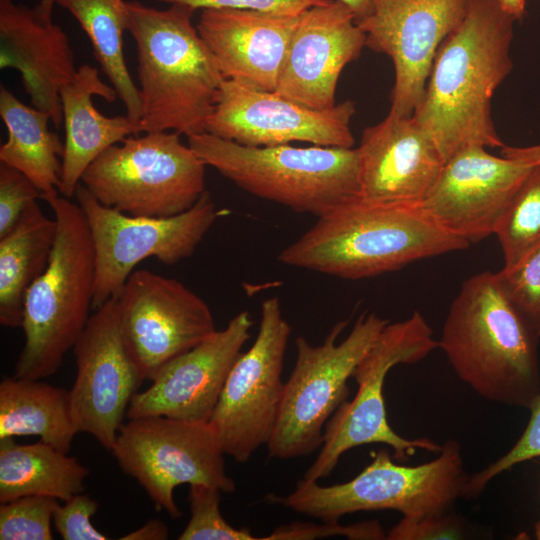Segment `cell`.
Wrapping results in <instances>:
<instances>
[{"label":"cell","instance_id":"6da1fadb","mask_svg":"<svg viewBox=\"0 0 540 540\" xmlns=\"http://www.w3.org/2000/svg\"><path fill=\"white\" fill-rule=\"evenodd\" d=\"M514 22L497 0H469L462 20L435 55L413 116L445 161L470 145L504 146L491 100L513 68Z\"/></svg>","mask_w":540,"mask_h":540},{"label":"cell","instance_id":"7a4b0ae2","mask_svg":"<svg viewBox=\"0 0 540 540\" xmlns=\"http://www.w3.org/2000/svg\"><path fill=\"white\" fill-rule=\"evenodd\" d=\"M539 338L497 274L483 271L463 282L438 347L457 376L481 397L530 408L540 395Z\"/></svg>","mask_w":540,"mask_h":540},{"label":"cell","instance_id":"3957f363","mask_svg":"<svg viewBox=\"0 0 540 540\" xmlns=\"http://www.w3.org/2000/svg\"><path fill=\"white\" fill-rule=\"evenodd\" d=\"M317 218L279 253L281 263L362 279L470 246L437 225L420 205L379 203L356 196Z\"/></svg>","mask_w":540,"mask_h":540},{"label":"cell","instance_id":"277c9868","mask_svg":"<svg viewBox=\"0 0 540 540\" xmlns=\"http://www.w3.org/2000/svg\"><path fill=\"white\" fill-rule=\"evenodd\" d=\"M127 31L137 49L139 132L203 133L226 79L192 23L196 10L127 1Z\"/></svg>","mask_w":540,"mask_h":540},{"label":"cell","instance_id":"5b68a950","mask_svg":"<svg viewBox=\"0 0 540 540\" xmlns=\"http://www.w3.org/2000/svg\"><path fill=\"white\" fill-rule=\"evenodd\" d=\"M45 201L57 233L48 265L25 299V342L15 376L27 379H43L59 370L93 310L96 263L86 217L78 203L61 194Z\"/></svg>","mask_w":540,"mask_h":540},{"label":"cell","instance_id":"8992f818","mask_svg":"<svg viewBox=\"0 0 540 540\" xmlns=\"http://www.w3.org/2000/svg\"><path fill=\"white\" fill-rule=\"evenodd\" d=\"M188 138L206 164L239 188L320 217L359 196L357 148L247 146L208 132Z\"/></svg>","mask_w":540,"mask_h":540},{"label":"cell","instance_id":"52a82bcc","mask_svg":"<svg viewBox=\"0 0 540 540\" xmlns=\"http://www.w3.org/2000/svg\"><path fill=\"white\" fill-rule=\"evenodd\" d=\"M467 478L460 446L450 439L435 459L418 466L396 464L388 450L381 449L348 482L322 486L317 481L302 479L292 493L267 498L323 522H338L346 514L374 510H395L403 516L422 517L446 513L463 497Z\"/></svg>","mask_w":540,"mask_h":540},{"label":"cell","instance_id":"ba28073f","mask_svg":"<svg viewBox=\"0 0 540 540\" xmlns=\"http://www.w3.org/2000/svg\"><path fill=\"white\" fill-rule=\"evenodd\" d=\"M172 131L127 137L103 151L81 183L106 207L145 217L190 209L206 191V164Z\"/></svg>","mask_w":540,"mask_h":540},{"label":"cell","instance_id":"9c48e42d","mask_svg":"<svg viewBox=\"0 0 540 540\" xmlns=\"http://www.w3.org/2000/svg\"><path fill=\"white\" fill-rule=\"evenodd\" d=\"M436 348L438 341L418 311L404 321L388 323L356 366L352 377L358 385L357 393L327 421L321 450L302 479L318 481L327 477L346 451L364 444L390 446L400 461L417 450L439 453L442 445L429 438L407 439L397 434L387 421L383 397L384 381L392 367L418 362Z\"/></svg>","mask_w":540,"mask_h":540},{"label":"cell","instance_id":"30bf717a","mask_svg":"<svg viewBox=\"0 0 540 540\" xmlns=\"http://www.w3.org/2000/svg\"><path fill=\"white\" fill-rule=\"evenodd\" d=\"M388 323L374 313L363 314L340 343L337 338L347 321L338 322L320 345L296 338L295 365L266 445L270 458L302 457L322 446L327 421L348 395V379Z\"/></svg>","mask_w":540,"mask_h":540},{"label":"cell","instance_id":"8fae6325","mask_svg":"<svg viewBox=\"0 0 540 540\" xmlns=\"http://www.w3.org/2000/svg\"><path fill=\"white\" fill-rule=\"evenodd\" d=\"M74 197L86 217L94 246L93 311L120 293L144 259L154 257L173 265L190 257L219 215L207 190L190 209L171 217L132 216L106 207L81 182Z\"/></svg>","mask_w":540,"mask_h":540},{"label":"cell","instance_id":"7c38bea8","mask_svg":"<svg viewBox=\"0 0 540 540\" xmlns=\"http://www.w3.org/2000/svg\"><path fill=\"white\" fill-rule=\"evenodd\" d=\"M111 452L155 507L174 519L181 516L174 499L181 484L235 491L226 473L225 453L208 423L166 416L132 418L121 426Z\"/></svg>","mask_w":540,"mask_h":540},{"label":"cell","instance_id":"4fadbf2b","mask_svg":"<svg viewBox=\"0 0 540 540\" xmlns=\"http://www.w3.org/2000/svg\"><path fill=\"white\" fill-rule=\"evenodd\" d=\"M290 333L279 298L265 299L256 338L235 361L208 421L225 455L238 463H246L260 446L267 445L274 432Z\"/></svg>","mask_w":540,"mask_h":540},{"label":"cell","instance_id":"5bb4252c","mask_svg":"<svg viewBox=\"0 0 540 540\" xmlns=\"http://www.w3.org/2000/svg\"><path fill=\"white\" fill-rule=\"evenodd\" d=\"M117 298L121 338L143 381L217 331L201 297L150 270H134Z\"/></svg>","mask_w":540,"mask_h":540},{"label":"cell","instance_id":"9a60e30c","mask_svg":"<svg viewBox=\"0 0 540 540\" xmlns=\"http://www.w3.org/2000/svg\"><path fill=\"white\" fill-rule=\"evenodd\" d=\"M351 100L328 109H313L275 91L259 90L225 79L205 132L247 146L308 142L352 148Z\"/></svg>","mask_w":540,"mask_h":540},{"label":"cell","instance_id":"2e32d148","mask_svg":"<svg viewBox=\"0 0 540 540\" xmlns=\"http://www.w3.org/2000/svg\"><path fill=\"white\" fill-rule=\"evenodd\" d=\"M469 0H374L358 21L366 46L387 55L394 67L389 114L412 116L435 55L462 20Z\"/></svg>","mask_w":540,"mask_h":540},{"label":"cell","instance_id":"e0dca14e","mask_svg":"<svg viewBox=\"0 0 540 540\" xmlns=\"http://www.w3.org/2000/svg\"><path fill=\"white\" fill-rule=\"evenodd\" d=\"M72 350L77 371L70 397L78 432L111 452L143 382L121 338L117 296L93 311Z\"/></svg>","mask_w":540,"mask_h":540},{"label":"cell","instance_id":"ac0fdd59","mask_svg":"<svg viewBox=\"0 0 540 540\" xmlns=\"http://www.w3.org/2000/svg\"><path fill=\"white\" fill-rule=\"evenodd\" d=\"M470 145L452 154L420 206L469 245L492 234L532 165Z\"/></svg>","mask_w":540,"mask_h":540},{"label":"cell","instance_id":"d6986e66","mask_svg":"<svg viewBox=\"0 0 540 540\" xmlns=\"http://www.w3.org/2000/svg\"><path fill=\"white\" fill-rule=\"evenodd\" d=\"M252 320L247 311L227 326L166 363L137 392L128 407V419L147 416L208 423L226 378L250 338Z\"/></svg>","mask_w":540,"mask_h":540},{"label":"cell","instance_id":"ffe728a7","mask_svg":"<svg viewBox=\"0 0 540 540\" xmlns=\"http://www.w3.org/2000/svg\"><path fill=\"white\" fill-rule=\"evenodd\" d=\"M366 46L354 13L338 0L303 11L292 34L275 92L313 109L335 103L338 79Z\"/></svg>","mask_w":540,"mask_h":540},{"label":"cell","instance_id":"44dd1931","mask_svg":"<svg viewBox=\"0 0 540 540\" xmlns=\"http://www.w3.org/2000/svg\"><path fill=\"white\" fill-rule=\"evenodd\" d=\"M359 197L379 203L420 205L445 159L412 116H387L367 127L357 147Z\"/></svg>","mask_w":540,"mask_h":540},{"label":"cell","instance_id":"7402d4cb","mask_svg":"<svg viewBox=\"0 0 540 540\" xmlns=\"http://www.w3.org/2000/svg\"><path fill=\"white\" fill-rule=\"evenodd\" d=\"M298 17L251 9H202L197 31L226 79L275 91Z\"/></svg>","mask_w":540,"mask_h":540},{"label":"cell","instance_id":"603a6c76","mask_svg":"<svg viewBox=\"0 0 540 540\" xmlns=\"http://www.w3.org/2000/svg\"><path fill=\"white\" fill-rule=\"evenodd\" d=\"M0 67L19 72L33 107L63 122L60 90L75 76L69 37L52 20L13 0H0Z\"/></svg>","mask_w":540,"mask_h":540},{"label":"cell","instance_id":"cb8c5ba5","mask_svg":"<svg viewBox=\"0 0 540 540\" xmlns=\"http://www.w3.org/2000/svg\"><path fill=\"white\" fill-rule=\"evenodd\" d=\"M99 96L112 103L118 98L111 85L88 64L77 69L74 78L60 90L65 129L59 193L71 199L88 166L107 148L139 133L138 124L127 114L108 117L93 103Z\"/></svg>","mask_w":540,"mask_h":540},{"label":"cell","instance_id":"d4e9b609","mask_svg":"<svg viewBox=\"0 0 540 540\" xmlns=\"http://www.w3.org/2000/svg\"><path fill=\"white\" fill-rule=\"evenodd\" d=\"M0 116L8 132L0 147V162L29 178L41 192V199L59 194L64 143L49 129L51 116L25 105L3 85Z\"/></svg>","mask_w":540,"mask_h":540},{"label":"cell","instance_id":"484cf974","mask_svg":"<svg viewBox=\"0 0 540 540\" xmlns=\"http://www.w3.org/2000/svg\"><path fill=\"white\" fill-rule=\"evenodd\" d=\"M41 379L4 378L0 383V439L39 436L69 453L78 432L70 390Z\"/></svg>","mask_w":540,"mask_h":540},{"label":"cell","instance_id":"4316f807","mask_svg":"<svg viewBox=\"0 0 540 540\" xmlns=\"http://www.w3.org/2000/svg\"><path fill=\"white\" fill-rule=\"evenodd\" d=\"M90 474L76 457L40 440L18 444L0 439V503L23 496H49L66 501L85 490Z\"/></svg>","mask_w":540,"mask_h":540},{"label":"cell","instance_id":"83f0119b","mask_svg":"<svg viewBox=\"0 0 540 540\" xmlns=\"http://www.w3.org/2000/svg\"><path fill=\"white\" fill-rule=\"evenodd\" d=\"M57 222L36 204L7 235L0 238V324L22 327L28 290L46 269Z\"/></svg>","mask_w":540,"mask_h":540},{"label":"cell","instance_id":"f1b7e54d","mask_svg":"<svg viewBox=\"0 0 540 540\" xmlns=\"http://www.w3.org/2000/svg\"><path fill=\"white\" fill-rule=\"evenodd\" d=\"M79 22L90 40L93 54L108 78L126 114L138 124L141 104L138 86L129 73L123 49L128 9L124 0H55Z\"/></svg>","mask_w":540,"mask_h":540},{"label":"cell","instance_id":"f546056e","mask_svg":"<svg viewBox=\"0 0 540 540\" xmlns=\"http://www.w3.org/2000/svg\"><path fill=\"white\" fill-rule=\"evenodd\" d=\"M494 234L502 249L503 268L514 267L540 246V165L533 167Z\"/></svg>","mask_w":540,"mask_h":540},{"label":"cell","instance_id":"4dcf8cb0","mask_svg":"<svg viewBox=\"0 0 540 540\" xmlns=\"http://www.w3.org/2000/svg\"><path fill=\"white\" fill-rule=\"evenodd\" d=\"M59 500L49 496H23L0 505L1 540H51L53 514Z\"/></svg>","mask_w":540,"mask_h":540},{"label":"cell","instance_id":"1f68e13d","mask_svg":"<svg viewBox=\"0 0 540 540\" xmlns=\"http://www.w3.org/2000/svg\"><path fill=\"white\" fill-rule=\"evenodd\" d=\"M221 491L217 488L196 484L189 489L191 516L180 540H255L248 528H236L222 516Z\"/></svg>","mask_w":540,"mask_h":540},{"label":"cell","instance_id":"d6a6232c","mask_svg":"<svg viewBox=\"0 0 540 540\" xmlns=\"http://www.w3.org/2000/svg\"><path fill=\"white\" fill-rule=\"evenodd\" d=\"M502 289L516 308L540 327V246L511 268L496 273Z\"/></svg>","mask_w":540,"mask_h":540},{"label":"cell","instance_id":"836d02e7","mask_svg":"<svg viewBox=\"0 0 540 540\" xmlns=\"http://www.w3.org/2000/svg\"><path fill=\"white\" fill-rule=\"evenodd\" d=\"M531 417L515 445L497 461L467 478L463 497L478 496L497 475L516 464L540 457V395L533 402Z\"/></svg>","mask_w":540,"mask_h":540},{"label":"cell","instance_id":"e575fe53","mask_svg":"<svg viewBox=\"0 0 540 540\" xmlns=\"http://www.w3.org/2000/svg\"><path fill=\"white\" fill-rule=\"evenodd\" d=\"M42 198L19 170L0 162V238L10 233Z\"/></svg>","mask_w":540,"mask_h":540},{"label":"cell","instance_id":"d590c367","mask_svg":"<svg viewBox=\"0 0 540 540\" xmlns=\"http://www.w3.org/2000/svg\"><path fill=\"white\" fill-rule=\"evenodd\" d=\"M334 535L346 536L349 539H386V535L377 521L361 522L343 526L338 522H292L275 528L261 540H311Z\"/></svg>","mask_w":540,"mask_h":540},{"label":"cell","instance_id":"8d00e7d4","mask_svg":"<svg viewBox=\"0 0 540 540\" xmlns=\"http://www.w3.org/2000/svg\"><path fill=\"white\" fill-rule=\"evenodd\" d=\"M59 505L53 514V525L64 540H107L98 531L91 517L98 509V502L84 492L76 494Z\"/></svg>","mask_w":540,"mask_h":540},{"label":"cell","instance_id":"74e56055","mask_svg":"<svg viewBox=\"0 0 540 540\" xmlns=\"http://www.w3.org/2000/svg\"><path fill=\"white\" fill-rule=\"evenodd\" d=\"M463 523L444 514L422 517L403 516L386 535L389 540H442L461 539Z\"/></svg>","mask_w":540,"mask_h":540},{"label":"cell","instance_id":"f35d334b","mask_svg":"<svg viewBox=\"0 0 540 540\" xmlns=\"http://www.w3.org/2000/svg\"><path fill=\"white\" fill-rule=\"evenodd\" d=\"M202 10L209 8L251 9L285 15H300L306 9L328 0H155Z\"/></svg>","mask_w":540,"mask_h":540},{"label":"cell","instance_id":"ab89813d","mask_svg":"<svg viewBox=\"0 0 540 540\" xmlns=\"http://www.w3.org/2000/svg\"><path fill=\"white\" fill-rule=\"evenodd\" d=\"M168 538L167 525L160 519L148 520L143 526L126 534L123 540H164Z\"/></svg>","mask_w":540,"mask_h":540},{"label":"cell","instance_id":"60d3db41","mask_svg":"<svg viewBox=\"0 0 540 540\" xmlns=\"http://www.w3.org/2000/svg\"><path fill=\"white\" fill-rule=\"evenodd\" d=\"M501 155L532 166L540 165V144L528 147H510L504 145L501 148Z\"/></svg>","mask_w":540,"mask_h":540},{"label":"cell","instance_id":"b9f144b4","mask_svg":"<svg viewBox=\"0 0 540 540\" xmlns=\"http://www.w3.org/2000/svg\"><path fill=\"white\" fill-rule=\"evenodd\" d=\"M344 3L355 15L356 21L365 18L371 11L374 0H338Z\"/></svg>","mask_w":540,"mask_h":540},{"label":"cell","instance_id":"7bdbcfd3","mask_svg":"<svg viewBox=\"0 0 540 540\" xmlns=\"http://www.w3.org/2000/svg\"><path fill=\"white\" fill-rule=\"evenodd\" d=\"M497 2L515 21L522 19L525 13L526 0H497Z\"/></svg>","mask_w":540,"mask_h":540},{"label":"cell","instance_id":"ee69618b","mask_svg":"<svg viewBox=\"0 0 540 540\" xmlns=\"http://www.w3.org/2000/svg\"><path fill=\"white\" fill-rule=\"evenodd\" d=\"M55 4V0H40V3L34 9L42 19L51 21Z\"/></svg>","mask_w":540,"mask_h":540},{"label":"cell","instance_id":"f6af8a7d","mask_svg":"<svg viewBox=\"0 0 540 540\" xmlns=\"http://www.w3.org/2000/svg\"><path fill=\"white\" fill-rule=\"evenodd\" d=\"M535 536L538 540H540V519L537 521V523L535 524Z\"/></svg>","mask_w":540,"mask_h":540},{"label":"cell","instance_id":"bcb514c9","mask_svg":"<svg viewBox=\"0 0 540 540\" xmlns=\"http://www.w3.org/2000/svg\"><path fill=\"white\" fill-rule=\"evenodd\" d=\"M538 334H539V337H540V327H539V329H538Z\"/></svg>","mask_w":540,"mask_h":540}]
</instances>
